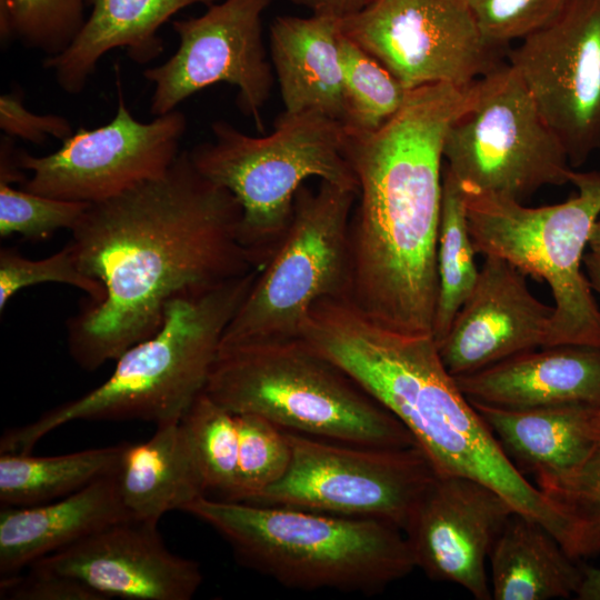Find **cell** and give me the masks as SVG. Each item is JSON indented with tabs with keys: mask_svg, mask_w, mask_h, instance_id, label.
Listing matches in <instances>:
<instances>
[{
	"mask_svg": "<svg viewBox=\"0 0 600 600\" xmlns=\"http://www.w3.org/2000/svg\"><path fill=\"white\" fill-rule=\"evenodd\" d=\"M240 220L237 199L189 151L162 176L90 203L69 244L104 296L67 322L73 361L94 371L152 336L176 297L259 269L240 242Z\"/></svg>",
	"mask_w": 600,
	"mask_h": 600,
	"instance_id": "cell-1",
	"label": "cell"
},
{
	"mask_svg": "<svg viewBox=\"0 0 600 600\" xmlns=\"http://www.w3.org/2000/svg\"><path fill=\"white\" fill-rule=\"evenodd\" d=\"M467 89L422 86L379 129L344 126V153L358 180L347 300L397 332L432 334L443 142Z\"/></svg>",
	"mask_w": 600,
	"mask_h": 600,
	"instance_id": "cell-2",
	"label": "cell"
},
{
	"mask_svg": "<svg viewBox=\"0 0 600 600\" xmlns=\"http://www.w3.org/2000/svg\"><path fill=\"white\" fill-rule=\"evenodd\" d=\"M301 339L390 411L438 474L486 483L517 512L540 522L558 540L562 538L560 519L462 393L431 334L383 328L346 298H327L312 308Z\"/></svg>",
	"mask_w": 600,
	"mask_h": 600,
	"instance_id": "cell-3",
	"label": "cell"
},
{
	"mask_svg": "<svg viewBox=\"0 0 600 600\" xmlns=\"http://www.w3.org/2000/svg\"><path fill=\"white\" fill-rule=\"evenodd\" d=\"M260 269L176 297L160 328L128 348L107 380L34 421L7 430L0 453H29L44 436L73 421L138 420L156 426L180 421L204 391L224 331Z\"/></svg>",
	"mask_w": 600,
	"mask_h": 600,
	"instance_id": "cell-4",
	"label": "cell"
},
{
	"mask_svg": "<svg viewBox=\"0 0 600 600\" xmlns=\"http://www.w3.org/2000/svg\"><path fill=\"white\" fill-rule=\"evenodd\" d=\"M184 512L243 566L288 588L376 593L416 569L403 531L377 519L201 497Z\"/></svg>",
	"mask_w": 600,
	"mask_h": 600,
	"instance_id": "cell-5",
	"label": "cell"
},
{
	"mask_svg": "<svg viewBox=\"0 0 600 600\" xmlns=\"http://www.w3.org/2000/svg\"><path fill=\"white\" fill-rule=\"evenodd\" d=\"M204 392L234 414L368 447H410L409 430L346 371L303 339L220 344Z\"/></svg>",
	"mask_w": 600,
	"mask_h": 600,
	"instance_id": "cell-6",
	"label": "cell"
},
{
	"mask_svg": "<svg viewBox=\"0 0 600 600\" xmlns=\"http://www.w3.org/2000/svg\"><path fill=\"white\" fill-rule=\"evenodd\" d=\"M213 140L189 151L194 167L223 187L241 208L239 237L262 268L290 226L296 194L310 178L358 192L344 153V124L318 111L280 113L272 133L252 137L224 120L211 124Z\"/></svg>",
	"mask_w": 600,
	"mask_h": 600,
	"instance_id": "cell-7",
	"label": "cell"
},
{
	"mask_svg": "<svg viewBox=\"0 0 600 600\" xmlns=\"http://www.w3.org/2000/svg\"><path fill=\"white\" fill-rule=\"evenodd\" d=\"M578 194L538 208L464 188L469 232L477 253L507 260L548 283L554 300L549 346H600V310L582 271L600 217V172L571 171Z\"/></svg>",
	"mask_w": 600,
	"mask_h": 600,
	"instance_id": "cell-8",
	"label": "cell"
},
{
	"mask_svg": "<svg viewBox=\"0 0 600 600\" xmlns=\"http://www.w3.org/2000/svg\"><path fill=\"white\" fill-rule=\"evenodd\" d=\"M357 196L327 181L316 190L299 188L284 239L260 269L221 344L300 338L317 302L347 298Z\"/></svg>",
	"mask_w": 600,
	"mask_h": 600,
	"instance_id": "cell-9",
	"label": "cell"
},
{
	"mask_svg": "<svg viewBox=\"0 0 600 600\" xmlns=\"http://www.w3.org/2000/svg\"><path fill=\"white\" fill-rule=\"evenodd\" d=\"M446 167L468 189L522 201L570 182L568 154L509 63L474 80L443 142Z\"/></svg>",
	"mask_w": 600,
	"mask_h": 600,
	"instance_id": "cell-10",
	"label": "cell"
},
{
	"mask_svg": "<svg viewBox=\"0 0 600 600\" xmlns=\"http://www.w3.org/2000/svg\"><path fill=\"white\" fill-rule=\"evenodd\" d=\"M284 477L250 502L389 522L403 531L438 476L417 444L368 447L286 431Z\"/></svg>",
	"mask_w": 600,
	"mask_h": 600,
	"instance_id": "cell-11",
	"label": "cell"
},
{
	"mask_svg": "<svg viewBox=\"0 0 600 600\" xmlns=\"http://www.w3.org/2000/svg\"><path fill=\"white\" fill-rule=\"evenodd\" d=\"M341 31L408 90L471 84L501 64L463 0H373L341 19Z\"/></svg>",
	"mask_w": 600,
	"mask_h": 600,
	"instance_id": "cell-12",
	"label": "cell"
},
{
	"mask_svg": "<svg viewBox=\"0 0 600 600\" xmlns=\"http://www.w3.org/2000/svg\"><path fill=\"white\" fill-rule=\"evenodd\" d=\"M118 106L114 117L98 128H79L47 156L18 151V164L30 171L21 189L51 198L96 203L166 173L179 156L187 128L173 110L150 122L128 109L117 67Z\"/></svg>",
	"mask_w": 600,
	"mask_h": 600,
	"instance_id": "cell-13",
	"label": "cell"
},
{
	"mask_svg": "<svg viewBox=\"0 0 600 600\" xmlns=\"http://www.w3.org/2000/svg\"><path fill=\"white\" fill-rule=\"evenodd\" d=\"M272 0H223L199 17L172 21L177 51L143 77L154 89L150 113L167 114L187 98L219 82L238 88L237 104L264 130L261 109L273 86L262 41L261 17Z\"/></svg>",
	"mask_w": 600,
	"mask_h": 600,
	"instance_id": "cell-14",
	"label": "cell"
},
{
	"mask_svg": "<svg viewBox=\"0 0 600 600\" xmlns=\"http://www.w3.org/2000/svg\"><path fill=\"white\" fill-rule=\"evenodd\" d=\"M571 167L600 149V0H569L508 52Z\"/></svg>",
	"mask_w": 600,
	"mask_h": 600,
	"instance_id": "cell-15",
	"label": "cell"
},
{
	"mask_svg": "<svg viewBox=\"0 0 600 600\" xmlns=\"http://www.w3.org/2000/svg\"><path fill=\"white\" fill-rule=\"evenodd\" d=\"M514 512L502 494L483 482L438 474L403 533L416 567L430 579L456 583L474 599L489 600L487 560Z\"/></svg>",
	"mask_w": 600,
	"mask_h": 600,
	"instance_id": "cell-16",
	"label": "cell"
},
{
	"mask_svg": "<svg viewBox=\"0 0 600 600\" xmlns=\"http://www.w3.org/2000/svg\"><path fill=\"white\" fill-rule=\"evenodd\" d=\"M157 524L120 520L30 567L77 579L104 600H190L203 581L200 566L171 552Z\"/></svg>",
	"mask_w": 600,
	"mask_h": 600,
	"instance_id": "cell-17",
	"label": "cell"
},
{
	"mask_svg": "<svg viewBox=\"0 0 600 600\" xmlns=\"http://www.w3.org/2000/svg\"><path fill=\"white\" fill-rule=\"evenodd\" d=\"M553 307L529 290L526 274L504 259L484 256L477 283L447 336L437 343L453 377L549 346Z\"/></svg>",
	"mask_w": 600,
	"mask_h": 600,
	"instance_id": "cell-18",
	"label": "cell"
},
{
	"mask_svg": "<svg viewBox=\"0 0 600 600\" xmlns=\"http://www.w3.org/2000/svg\"><path fill=\"white\" fill-rule=\"evenodd\" d=\"M454 380L469 401L498 408L600 404V346L539 348Z\"/></svg>",
	"mask_w": 600,
	"mask_h": 600,
	"instance_id": "cell-19",
	"label": "cell"
},
{
	"mask_svg": "<svg viewBox=\"0 0 600 600\" xmlns=\"http://www.w3.org/2000/svg\"><path fill=\"white\" fill-rule=\"evenodd\" d=\"M471 404L517 469L533 476L536 487L573 471L591 450L600 424V404L594 403L529 409Z\"/></svg>",
	"mask_w": 600,
	"mask_h": 600,
	"instance_id": "cell-20",
	"label": "cell"
},
{
	"mask_svg": "<svg viewBox=\"0 0 600 600\" xmlns=\"http://www.w3.org/2000/svg\"><path fill=\"white\" fill-rule=\"evenodd\" d=\"M124 519L130 518L118 493L116 472L51 502L1 506V578L17 574L39 559Z\"/></svg>",
	"mask_w": 600,
	"mask_h": 600,
	"instance_id": "cell-21",
	"label": "cell"
},
{
	"mask_svg": "<svg viewBox=\"0 0 600 600\" xmlns=\"http://www.w3.org/2000/svg\"><path fill=\"white\" fill-rule=\"evenodd\" d=\"M218 0H86L89 16L61 53L46 57L43 68L53 72L58 86L69 94L80 93L99 60L109 51L123 48L129 58L146 64L164 48L158 31L180 10Z\"/></svg>",
	"mask_w": 600,
	"mask_h": 600,
	"instance_id": "cell-22",
	"label": "cell"
},
{
	"mask_svg": "<svg viewBox=\"0 0 600 600\" xmlns=\"http://www.w3.org/2000/svg\"><path fill=\"white\" fill-rule=\"evenodd\" d=\"M341 19L279 16L270 24L272 69L286 113L318 111L343 123Z\"/></svg>",
	"mask_w": 600,
	"mask_h": 600,
	"instance_id": "cell-23",
	"label": "cell"
},
{
	"mask_svg": "<svg viewBox=\"0 0 600 600\" xmlns=\"http://www.w3.org/2000/svg\"><path fill=\"white\" fill-rule=\"evenodd\" d=\"M121 503L130 519L158 523L206 497L204 482L180 421L159 424L143 442L123 443L116 470Z\"/></svg>",
	"mask_w": 600,
	"mask_h": 600,
	"instance_id": "cell-24",
	"label": "cell"
},
{
	"mask_svg": "<svg viewBox=\"0 0 600 600\" xmlns=\"http://www.w3.org/2000/svg\"><path fill=\"white\" fill-rule=\"evenodd\" d=\"M496 600L570 598L582 568L540 522L519 512L508 520L489 556Z\"/></svg>",
	"mask_w": 600,
	"mask_h": 600,
	"instance_id": "cell-25",
	"label": "cell"
},
{
	"mask_svg": "<svg viewBox=\"0 0 600 600\" xmlns=\"http://www.w3.org/2000/svg\"><path fill=\"white\" fill-rule=\"evenodd\" d=\"M123 443L36 457L0 453L1 506L29 507L64 498L116 472Z\"/></svg>",
	"mask_w": 600,
	"mask_h": 600,
	"instance_id": "cell-26",
	"label": "cell"
},
{
	"mask_svg": "<svg viewBox=\"0 0 600 600\" xmlns=\"http://www.w3.org/2000/svg\"><path fill=\"white\" fill-rule=\"evenodd\" d=\"M471 240L462 184L444 166L437 246L438 298L432 337L439 343L472 292L479 271Z\"/></svg>",
	"mask_w": 600,
	"mask_h": 600,
	"instance_id": "cell-27",
	"label": "cell"
},
{
	"mask_svg": "<svg viewBox=\"0 0 600 600\" xmlns=\"http://www.w3.org/2000/svg\"><path fill=\"white\" fill-rule=\"evenodd\" d=\"M180 422L200 469L206 497L239 502V434L234 413L203 391Z\"/></svg>",
	"mask_w": 600,
	"mask_h": 600,
	"instance_id": "cell-28",
	"label": "cell"
},
{
	"mask_svg": "<svg viewBox=\"0 0 600 600\" xmlns=\"http://www.w3.org/2000/svg\"><path fill=\"white\" fill-rule=\"evenodd\" d=\"M339 57L342 70L347 128L373 131L404 104L409 91L380 61L341 31Z\"/></svg>",
	"mask_w": 600,
	"mask_h": 600,
	"instance_id": "cell-29",
	"label": "cell"
},
{
	"mask_svg": "<svg viewBox=\"0 0 600 600\" xmlns=\"http://www.w3.org/2000/svg\"><path fill=\"white\" fill-rule=\"evenodd\" d=\"M563 528L561 546L574 560L600 554V424L586 459L569 474L537 487Z\"/></svg>",
	"mask_w": 600,
	"mask_h": 600,
	"instance_id": "cell-30",
	"label": "cell"
},
{
	"mask_svg": "<svg viewBox=\"0 0 600 600\" xmlns=\"http://www.w3.org/2000/svg\"><path fill=\"white\" fill-rule=\"evenodd\" d=\"M86 0H0L1 41L19 40L47 57L66 50L81 30Z\"/></svg>",
	"mask_w": 600,
	"mask_h": 600,
	"instance_id": "cell-31",
	"label": "cell"
},
{
	"mask_svg": "<svg viewBox=\"0 0 600 600\" xmlns=\"http://www.w3.org/2000/svg\"><path fill=\"white\" fill-rule=\"evenodd\" d=\"M239 434V502H250L287 473L291 447L286 430L268 419L234 414Z\"/></svg>",
	"mask_w": 600,
	"mask_h": 600,
	"instance_id": "cell-32",
	"label": "cell"
},
{
	"mask_svg": "<svg viewBox=\"0 0 600 600\" xmlns=\"http://www.w3.org/2000/svg\"><path fill=\"white\" fill-rule=\"evenodd\" d=\"M89 204L37 194L0 182V237L20 234L29 240H42L60 229L72 230Z\"/></svg>",
	"mask_w": 600,
	"mask_h": 600,
	"instance_id": "cell-33",
	"label": "cell"
},
{
	"mask_svg": "<svg viewBox=\"0 0 600 600\" xmlns=\"http://www.w3.org/2000/svg\"><path fill=\"white\" fill-rule=\"evenodd\" d=\"M46 282L63 283L88 294V301L98 302L104 296L100 281L86 274L78 266L69 242L43 259H28L14 248L0 250V311L20 290Z\"/></svg>",
	"mask_w": 600,
	"mask_h": 600,
	"instance_id": "cell-34",
	"label": "cell"
},
{
	"mask_svg": "<svg viewBox=\"0 0 600 600\" xmlns=\"http://www.w3.org/2000/svg\"><path fill=\"white\" fill-rule=\"evenodd\" d=\"M483 36L504 48L553 19L569 0H463Z\"/></svg>",
	"mask_w": 600,
	"mask_h": 600,
	"instance_id": "cell-35",
	"label": "cell"
},
{
	"mask_svg": "<svg viewBox=\"0 0 600 600\" xmlns=\"http://www.w3.org/2000/svg\"><path fill=\"white\" fill-rule=\"evenodd\" d=\"M0 598L6 600H104L71 577L29 567L26 574L1 578Z\"/></svg>",
	"mask_w": 600,
	"mask_h": 600,
	"instance_id": "cell-36",
	"label": "cell"
},
{
	"mask_svg": "<svg viewBox=\"0 0 600 600\" xmlns=\"http://www.w3.org/2000/svg\"><path fill=\"white\" fill-rule=\"evenodd\" d=\"M0 128L8 137L33 143H43L48 137L63 141L73 133L68 119L28 110L22 93L16 90L0 97Z\"/></svg>",
	"mask_w": 600,
	"mask_h": 600,
	"instance_id": "cell-37",
	"label": "cell"
},
{
	"mask_svg": "<svg viewBox=\"0 0 600 600\" xmlns=\"http://www.w3.org/2000/svg\"><path fill=\"white\" fill-rule=\"evenodd\" d=\"M296 6L309 9L312 13L329 14L339 19L354 16L373 0H290Z\"/></svg>",
	"mask_w": 600,
	"mask_h": 600,
	"instance_id": "cell-38",
	"label": "cell"
},
{
	"mask_svg": "<svg viewBox=\"0 0 600 600\" xmlns=\"http://www.w3.org/2000/svg\"><path fill=\"white\" fill-rule=\"evenodd\" d=\"M576 597L580 600H600V568H582V577Z\"/></svg>",
	"mask_w": 600,
	"mask_h": 600,
	"instance_id": "cell-39",
	"label": "cell"
},
{
	"mask_svg": "<svg viewBox=\"0 0 600 600\" xmlns=\"http://www.w3.org/2000/svg\"><path fill=\"white\" fill-rule=\"evenodd\" d=\"M583 264L591 289L600 296V258L589 251L584 254Z\"/></svg>",
	"mask_w": 600,
	"mask_h": 600,
	"instance_id": "cell-40",
	"label": "cell"
},
{
	"mask_svg": "<svg viewBox=\"0 0 600 600\" xmlns=\"http://www.w3.org/2000/svg\"><path fill=\"white\" fill-rule=\"evenodd\" d=\"M588 247L591 253L600 258V217L592 227Z\"/></svg>",
	"mask_w": 600,
	"mask_h": 600,
	"instance_id": "cell-41",
	"label": "cell"
}]
</instances>
